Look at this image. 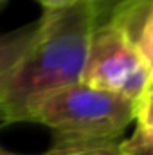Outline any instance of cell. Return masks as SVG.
I'll return each instance as SVG.
<instances>
[{
    "instance_id": "obj_1",
    "label": "cell",
    "mask_w": 153,
    "mask_h": 155,
    "mask_svg": "<svg viewBox=\"0 0 153 155\" xmlns=\"http://www.w3.org/2000/svg\"><path fill=\"white\" fill-rule=\"evenodd\" d=\"M34 45L0 76V123L27 121L43 97L81 81L94 29L90 2L43 11Z\"/></svg>"
},
{
    "instance_id": "obj_6",
    "label": "cell",
    "mask_w": 153,
    "mask_h": 155,
    "mask_svg": "<svg viewBox=\"0 0 153 155\" xmlns=\"http://www.w3.org/2000/svg\"><path fill=\"white\" fill-rule=\"evenodd\" d=\"M43 155H126L121 139H63L54 137V144Z\"/></svg>"
},
{
    "instance_id": "obj_2",
    "label": "cell",
    "mask_w": 153,
    "mask_h": 155,
    "mask_svg": "<svg viewBox=\"0 0 153 155\" xmlns=\"http://www.w3.org/2000/svg\"><path fill=\"white\" fill-rule=\"evenodd\" d=\"M135 107L126 97L79 81L38 101L27 121L49 126L63 139H119L135 121Z\"/></svg>"
},
{
    "instance_id": "obj_12",
    "label": "cell",
    "mask_w": 153,
    "mask_h": 155,
    "mask_svg": "<svg viewBox=\"0 0 153 155\" xmlns=\"http://www.w3.org/2000/svg\"><path fill=\"white\" fill-rule=\"evenodd\" d=\"M5 2H7V0H0V7H2V5H4Z\"/></svg>"
},
{
    "instance_id": "obj_5",
    "label": "cell",
    "mask_w": 153,
    "mask_h": 155,
    "mask_svg": "<svg viewBox=\"0 0 153 155\" xmlns=\"http://www.w3.org/2000/svg\"><path fill=\"white\" fill-rule=\"evenodd\" d=\"M41 22L22 25L9 33H0V76L7 72L38 40Z\"/></svg>"
},
{
    "instance_id": "obj_9",
    "label": "cell",
    "mask_w": 153,
    "mask_h": 155,
    "mask_svg": "<svg viewBox=\"0 0 153 155\" xmlns=\"http://www.w3.org/2000/svg\"><path fill=\"white\" fill-rule=\"evenodd\" d=\"M135 124L141 130H153V83L146 88L135 107Z\"/></svg>"
},
{
    "instance_id": "obj_11",
    "label": "cell",
    "mask_w": 153,
    "mask_h": 155,
    "mask_svg": "<svg viewBox=\"0 0 153 155\" xmlns=\"http://www.w3.org/2000/svg\"><path fill=\"white\" fill-rule=\"evenodd\" d=\"M0 155H22V153H15V152H9V150H5V148L0 146Z\"/></svg>"
},
{
    "instance_id": "obj_3",
    "label": "cell",
    "mask_w": 153,
    "mask_h": 155,
    "mask_svg": "<svg viewBox=\"0 0 153 155\" xmlns=\"http://www.w3.org/2000/svg\"><path fill=\"white\" fill-rule=\"evenodd\" d=\"M81 83L137 103L153 76L124 29L110 22L90 33Z\"/></svg>"
},
{
    "instance_id": "obj_8",
    "label": "cell",
    "mask_w": 153,
    "mask_h": 155,
    "mask_svg": "<svg viewBox=\"0 0 153 155\" xmlns=\"http://www.w3.org/2000/svg\"><path fill=\"white\" fill-rule=\"evenodd\" d=\"M121 146L126 155H153V130H141L135 132L121 141Z\"/></svg>"
},
{
    "instance_id": "obj_4",
    "label": "cell",
    "mask_w": 153,
    "mask_h": 155,
    "mask_svg": "<svg viewBox=\"0 0 153 155\" xmlns=\"http://www.w3.org/2000/svg\"><path fill=\"white\" fill-rule=\"evenodd\" d=\"M114 22L124 29L153 76V0H139Z\"/></svg>"
},
{
    "instance_id": "obj_10",
    "label": "cell",
    "mask_w": 153,
    "mask_h": 155,
    "mask_svg": "<svg viewBox=\"0 0 153 155\" xmlns=\"http://www.w3.org/2000/svg\"><path fill=\"white\" fill-rule=\"evenodd\" d=\"M43 7V11H60V9H67L72 7L76 4H81L85 0H38Z\"/></svg>"
},
{
    "instance_id": "obj_7",
    "label": "cell",
    "mask_w": 153,
    "mask_h": 155,
    "mask_svg": "<svg viewBox=\"0 0 153 155\" xmlns=\"http://www.w3.org/2000/svg\"><path fill=\"white\" fill-rule=\"evenodd\" d=\"M94 15V27L110 24L117 20L126 9H130L139 0H88Z\"/></svg>"
}]
</instances>
